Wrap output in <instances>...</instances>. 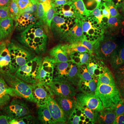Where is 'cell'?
<instances>
[{
  "label": "cell",
  "instance_id": "obj_9",
  "mask_svg": "<svg viewBox=\"0 0 124 124\" xmlns=\"http://www.w3.org/2000/svg\"><path fill=\"white\" fill-rule=\"evenodd\" d=\"M66 25H68V23H67L66 15L63 10L62 13L56 12L55 13L50 15L46 19L38 21V30L41 28H45L46 27L49 26L62 28Z\"/></svg>",
  "mask_w": 124,
  "mask_h": 124
},
{
  "label": "cell",
  "instance_id": "obj_12",
  "mask_svg": "<svg viewBox=\"0 0 124 124\" xmlns=\"http://www.w3.org/2000/svg\"><path fill=\"white\" fill-rule=\"evenodd\" d=\"M68 67L70 74L80 75L88 70L86 68V62L83 58L80 57H75L71 59L70 63Z\"/></svg>",
  "mask_w": 124,
  "mask_h": 124
},
{
  "label": "cell",
  "instance_id": "obj_33",
  "mask_svg": "<svg viewBox=\"0 0 124 124\" xmlns=\"http://www.w3.org/2000/svg\"><path fill=\"white\" fill-rule=\"evenodd\" d=\"M39 49H40V50H41V52H43V53H44V51H46V48H45L44 47V46H41L40 47Z\"/></svg>",
  "mask_w": 124,
  "mask_h": 124
},
{
  "label": "cell",
  "instance_id": "obj_8",
  "mask_svg": "<svg viewBox=\"0 0 124 124\" xmlns=\"http://www.w3.org/2000/svg\"><path fill=\"white\" fill-rule=\"evenodd\" d=\"M17 13L4 14L0 16V39L19 33Z\"/></svg>",
  "mask_w": 124,
  "mask_h": 124
},
{
  "label": "cell",
  "instance_id": "obj_19",
  "mask_svg": "<svg viewBox=\"0 0 124 124\" xmlns=\"http://www.w3.org/2000/svg\"><path fill=\"white\" fill-rule=\"evenodd\" d=\"M46 32H47L49 35L55 36L57 38V27L49 26L44 28Z\"/></svg>",
  "mask_w": 124,
  "mask_h": 124
},
{
  "label": "cell",
  "instance_id": "obj_11",
  "mask_svg": "<svg viewBox=\"0 0 124 124\" xmlns=\"http://www.w3.org/2000/svg\"><path fill=\"white\" fill-rule=\"evenodd\" d=\"M23 0H0V16L4 14L17 13Z\"/></svg>",
  "mask_w": 124,
  "mask_h": 124
},
{
  "label": "cell",
  "instance_id": "obj_27",
  "mask_svg": "<svg viewBox=\"0 0 124 124\" xmlns=\"http://www.w3.org/2000/svg\"><path fill=\"white\" fill-rule=\"evenodd\" d=\"M50 46H51V48H57V44L56 41H51V42H50Z\"/></svg>",
  "mask_w": 124,
  "mask_h": 124
},
{
  "label": "cell",
  "instance_id": "obj_24",
  "mask_svg": "<svg viewBox=\"0 0 124 124\" xmlns=\"http://www.w3.org/2000/svg\"><path fill=\"white\" fill-rule=\"evenodd\" d=\"M71 59L68 57H63V66H68L70 63Z\"/></svg>",
  "mask_w": 124,
  "mask_h": 124
},
{
  "label": "cell",
  "instance_id": "obj_21",
  "mask_svg": "<svg viewBox=\"0 0 124 124\" xmlns=\"http://www.w3.org/2000/svg\"><path fill=\"white\" fill-rule=\"evenodd\" d=\"M93 0H78L79 6H86L90 3H91Z\"/></svg>",
  "mask_w": 124,
  "mask_h": 124
},
{
  "label": "cell",
  "instance_id": "obj_23",
  "mask_svg": "<svg viewBox=\"0 0 124 124\" xmlns=\"http://www.w3.org/2000/svg\"><path fill=\"white\" fill-rule=\"evenodd\" d=\"M50 41H49L48 39H46V41H45L44 43L43 44V46L45 48H46V51H48V50L50 48H51V46H50Z\"/></svg>",
  "mask_w": 124,
  "mask_h": 124
},
{
  "label": "cell",
  "instance_id": "obj_2",
  "mask_svg": "<svg viewBox=\"0 0 124 124\" xmlns=\"http://www.w3.org/2000/svg\"><path fill=\"white\" fill-rule=\"evenodd\" d=\"M122 89H116L108 94L99 102L98 107L110 124H124V99Z\"/></svg>",
  "mask_w": 124,
  "mask_h": 124
},
{
  "label": "cell",
  "instance_id": "obj_25",
  "mask_svg": "<svg viewBox=\"0 0 124 124\" xmlns=\"http://www.w3.org/2000/svg\"><path fill=\"white\" fill-rule=\"evenodd\" d=\"M71 90H72V92L73 93V94H74V93H76V92H78V89H77V85H71ZM74 97V96H73ZM86 100V99H85Z\"/></svg>",
  "mask_w": 124,
  "mask_h": 124
},
{
  "label": "cell",
  "instance_id": "obj_22",
  "mask_svg": "<svg viewBox=\"0 0 124 124\" xmlns=\"http://www.w3.org/2000/svg\"><path fill=\"white\" fill-rule=\"evenodd\" d=\"M3 78H4V70H3L1 62V58H0V85H1V82Z\"/></svg>",
  "mask_w": 124,
  "mask_h": 124
},
{
  "label": "cell",
  "instance_id": "obj_13",
  "mask_svg": "<svg viewBox=\"0 0 124 124\" xmlns=\"http://www.w3.org/2000/svg\"><path fill=\"white\" fill-rule=\"evenodd\" d=\"M84 115L80 112H70L63 119L54 124H85Z\"/></svg>",
  "mask_w": 124,
  "mask_h": 124
},
{
  "label": "cell",
  "instance_id": "obj_10",
  "mask_svg": "<svg viewBox=\"0 0 124 124\" xmlns=\"http://www.w3.org/2000/svg\"><path fill=\"white\" fill-rule=\"evenodd\" d=\"M104 45L113 48L124 49V35L108 28L104 39Z\"/></svg>",
  "mask_w": 124,
  "mask_h": 124
},
{
  "label": "cell",
  "instance_id": "obj_31",
  "mask_svg": "<svg viewBox=\"0 0 124 124\" xmlns=\"http://www.w3.org/2000/svg\"><path fill=\"white\" fill-rule=\"evenodd\" d=\"M49 36L50 35H49L48 34L47 32H45V33L44 34V35H43V37H44V38H45L46 39H48Z\"/></svg>",
  "mask_w": 124,
  "mask_h": 124
},
{
  "label": "cell",
  "instance_id": "obj_1",
  "mask_svg": "<svg viewBox=\"0 0 124 124\" xmlns=\"http://www.w3.org/2000/svg\"><path fill=\"white\" fill-rule=\"evenodd\" d=\"M26 39L20 33L0 39V58L5 78L15 75L25 62Z\"/></svg>",
  "mask_w": 124,
  "mask_h": 124
},
{
  "label": "cell",
  "instance_id": "obj_7",
  "mask_svg": "<svg viewBox=\"0 0 124 124\" xmlns=\"http://www.w3.org/2000/svg\"><path fill=\"white\" fill-rule=\"evenodd\" d=\"M31 1L35 8L38 21L46 19L56 12L62 13L64 10L62 0H31Z\"/></svg>",
  "mask_w": 124,
  "mask_h": 124
},
{
  "label": "cell",
  "instance_id": "obj_4",
  "mask_svg": "<svg viewBox=\"0 0 124 124\" xmlns=\"http://www.w3.org/2000/svg\"><path fill=\"white\" fill-rule=\"evenodd\" d=\"M109 24L110 19L108 15L103 13L91 28L92 46L99 56L101 54L102 45L108 30Z\"/></svg>",
  "mask_w": 124,
  "mask_h": 124
},
{
  "label": "cell",
  "instance_id": "obj_20",
  "mask_svg": "<svg viewBox=\"0 0 124 124\" xmlns=\"http://www.w3.org/2000/svg\"><path fill=\"white\" fill-rule=\"evenodd\" d=\"M54 62L55 63V64L57 65V68H60L62 66H63V59L59 58V57H54Z\"/></svg>",
  "mask_w": 124,
  "mask_h": 124
},
{
  "label": "cell",
  "instance_id": "obj_32",
  "mask_svg": "<svg viewBox=\"0 0 124 124\" xmlns=\"http://www.w3.org/2000/svg\"><path fill=\"white\" fill-rule=\"evenodd\" d=\"M55 41H56V42H57V45L58 44L62 45V41L60 39H57L55 40Z\"/></svg>",
  "mask_w": 124,
  "mask_h": 124
},
{
  "label": "cell",
  "instance_id": "obj_17",
  "mask_svg": "<svg viewBox=\"0 0 124 124\" xmlns=\"http://www.w3.org/2000/svg\"><path fill=\"white\" fill-rule=\"evenodd\" d=\"M81 77L79 75L77 74H70L69 77L67 79L68 84H70V85H77L81 82Z\"/></svg>",
  "mask_w": 124,
  "mask_h": 124
},
{
  "label": "cell",
  "instance_id": "obj_34",
  "mask_svg": "<svg viewBox=\"0 0 124 124\" xmlns=\"http://www.w3.org/2000/svg\"><path fill=\"white\" fill-rule=\"evenodd\" d=\"M121 35H124V29H122V32H121Z\"/></svg>",
  "mask_w": 124,
  "mask_h": 124
},
{
  "label": "cell",
  "instance_id": "obj_29",
  "mask_svg": "<svg viewBox=\"0 0 124 124\" xmlns=\"http://www.w3.org/2000/svg\"><path fill=\"white\" fill-rule=\"evenodd\" d=\"M65 89H66V93L68 91H70V90H71V85L70 84H66L65 85ZM71 91H72V90H71Z\"/></svg>",
  "mask_w": 124,
  "mask_h": 124
},
{
  "label": "cell",
  "instance_id": "obj_30",
  "mask_svg": "<svg viewBox=\"0 0 124 124\" xmlns=\"http://www.w3.org/2000/svg\"><path fill=\"white\" fill-rule=\"evenodd\" d=\"M74 57H75V54H74V52H69L68 58H69V59H72Z\"/></svg>",
  "mask_w": 124,
  "mask_h": 124
},
{
  "label": "cell",
  "instance_id": "obj_28",
  "mask_svg": "<svg viewBox=\"0 0 124 124\" xmlns=\"http://www.w3.org/2000/svg\"><path fill=\"white\" fill-rule=\"evenodd\" d=\"M57 38L55 37V36H53V35H50L49 36L48 39L49 40V41H55V40L57 39Z\"/></svg>",
  "mask_w": 124,
  "mask_h": 124
},
{
  "label": "cell",
  "instance_id": "obj_18",
  "mask_svg": "<svg viewBox=\"0 0 124 124\" xmlns=\"http://www.w3.org/2000/svg\"><path fill=\"white\" fill-rule=\"evenodd\" d=\"M58 74L63 79H67L69 75H70V72L69 70L68 67L66 66H62L60 68H58Z\"/></svg>",
  "mask_w": 124,
  "mask_h": 124
},
{
  "label": "cell",
  "instance_id": "obj_15",
  "mask_svg": "<svg viewBox=\"0 0 124 124\" xmlns=\"http://www.w3.org/2000/svg\"><path fill=\"white\" fill-rule=\"evenodd\" d=\"M85 124H110L108 118L103 114L93 112L88 115Z\"/></svg>",
  "mask_w": 124,
  "mask_h": 124
},
{
  "label": "cell",
  "instance_id": "obj_14",
  "mask_svg": "<svg viewBox=\"0 0 124 124\" xmlns=\"http://www.w3.org/2000/svg\"><path fill=\"white\" fill-rule=\"evenodd\" d=\"M13 87L11 84H4L0 85V111L1 110L6 101L12 94Z\"/></svg>",
  "mask_w": 124,
  "mask_h": 124
},
{
  "label": "cell",
  "instance_id": "obj_5",
  "mask_svg": "<svg viewBox=\"0 0 124 124\" xmlns=\"http://www.w3.org/2000/svg\"><path fill=\"white\" fill-rule=\"evenodd\" d=\"M74 32L78 37L86 41L90 47L92 46L91 28L89 26L84 6H79L77 7L74 19Z\"/></svg>",
  "mask_w": 124,
  "mask_h": 124
},
{
  "label": "cell",
  "instance_id": "obj_26",
  "mask_svg": "<svg viewBox=\"0 0 124 124\" xmlns=\"http://www.w3.org/2000/svg\"><path fill=\"white\" fill-rule=\"evenodd\" d=\"M42 38H43V36L41 35L40 34H37L35 37V38H34V39L36 40L37 42V41H39Z\"/></svg>",
  "mask_w": 124,
  "mask_h": 124
},
{
  "label": "cell",
  "instance_id": "obj_6",
  "mask_svg": "<svg viewBox=\"0 0 124 124\" xmlns=\"http://www.w3.org/2000/svg\"><path fill=\"white\" fill-rule=\"evenodd\" d=\"M21 121L22 115L18 102L12 94L0 111V124H21Z\"/></svg>",
  "mask_w": 124,
  "mask_h": 124
},
{
  "label": "cell",
  "instance_id": "obj_3",
  "mask_svg": "<svg viewBox=\"0 0 124 124\" xmlns=\"http://www.w3.org/2000/svg\"><path fill=\"white\" fill-rule=\"evenodd\" d=\"M19 33L34 39L38 32V17L31 0H23L17 17Z\"/></svg>",
  "mask_w": 124,
  "mask_h": 124
},
{
  "label": "cell",
  "instance_id": "obj_16",
  "mask_svg": "<svg viewBox=\"0 0 124 124\" xmlns=\"http://www.w3.org/2000/svg\"><path fill=\"white\" fill-rule=\"evenodd\" d=\"M57 39L62 41V44H66L70 42V37L67 34L66 30L62 28H57Z\"/></svg>",
  "mask_w": 124,
  "mask_h": 124
}]
</instances>
